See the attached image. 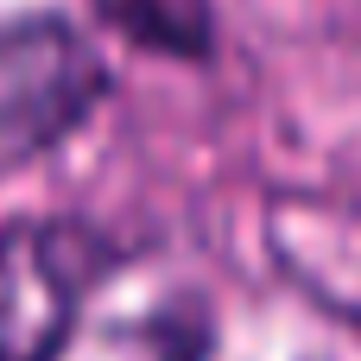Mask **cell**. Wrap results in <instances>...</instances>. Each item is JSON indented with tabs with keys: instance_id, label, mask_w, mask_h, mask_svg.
Segmentation results:
<instances>
[{
	"instance_id": "obj_1",
	"label": "cell",
	"mask_w": 361,
	"mask_h": 361,
	"mask_svg": "<svg viewBox=\"0 0 361 361\" xmlns=\"http://www.w3.org/2000/svg\"><path fill=\"white\" fill-rule=\"evenodd\" d=\"M108 89L102 51L57 13L0 19V171L57 146Z\"/></svg>"
},
{
	"instance_id": "obj_2",
	"label": "cell",
	"mask_w": 361,
	"mask_h": 361,
	"mask_svg": "<svg viewBox=\"0 0 361 361\" xmlns=\"http://www.w3.org/2000/svg\"><path fill=\"white\" fill-rule=\"evenodd\" d=\"M102 273V235L82 222L0 228V361H57L89 279Z\"/></svg>"
},
{
	"instance_id": "obj_3",
	"label": "cell",
	"mask_w": 361,
	"mask_h": 361,
	"mask_svg": "<svg viewBox=\"0 0 361 361\" xmlns=\"http://www.w3.org/2000/svg\"><path fill=\"white\" fill-rule=\"evenodd\" d=\"M127 38L152 51H209V0H95Z\"/></svg>"
}]
</instances>
